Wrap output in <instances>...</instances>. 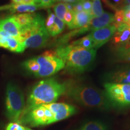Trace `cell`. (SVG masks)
Listing matches in <instances>:
<instances>
[{"label":"cell","mask_w":130,"mask_h":130,"mask_svg":"<svg viewBox=\"0 0 130 130\" xmlns=\"http://www.w3.org/2000/svg\"><path fill=\"white\" fill-rule=\"evenodd\" d=\"M124 9H126L130 10V4H129V5H128V6H126V7H125Z\"/></svg>","instance_id":"39"},{"label":"cell","mask_w":130,"mask_h":130,"mask_svg":"<svg viewBox=\"0 0 130 130\" xmlns=\"http://www.w3.org/2000/svg\"><path fill=\"white\" fill-rule=\"evenodd\" d=\"M103 13L104 10L102 9L101 0H93L90 15L93 18L98 17L101 15Z\"/></svg>","instance_id":"24"},{"label":"cell","mask_w":130,"mask_h":130,"mask_svg":"<svg viewBox=\"0 0 130 130\" xmlns=\"http://www.w3.org/2000/svg\"><path fill=\"white\" fill-rule=\"evenodd\" d=\"M71 44L86 49H95V43L89 35L82 37L80 39L72 42Z\"/></svg>","instance_id":"20"},{"label":"cell","mask_w":130,"mask_h":130,"mask_svg":"<svg viewBox=\"0 0 130 130\" xmlns=\"http://www.w3.org/2000/svg\"><path fill=\"white\" fill-rule=\"evenodd\" d=\"M55 53L64 61V68L68 71L79 73L84 72L93 63L96 50L70 44L58 46Z\"/></svg>","instance_id":"2"},{"label":"cell","mask_w":130,"mask_h":130,"mask_svg":"<svg viewBox=\"0 0 130 130\" xmlns=\"http://www.w3.org/2000/svg\"><path fill=\"white\" fill-rule=\"evenodd\" d=\"M125 4H130V0H124Z\"/></svg>","instance_id":"38"},{"label":"cell","mask_w":130,"mask_h":130,"mask_svg":"<svg viewBox=\"0 0 130 130\" xmlns=\"http://www.w3.org/2000/svg\"><path fill=\"white\" fill-rule=\"evenodd\" d=\"M54 1V3H56V2H59V0H53Z\"/></svg>","instance_id":"40"},{"label":"cell","mask_w":130,"mask_h":130,"mask_svg":"<svg viewBox=\"0 0 130 130\" xmlns=\"http://www.w3.org/2000/svg\"><path fill=\"white\" fill-rule=\"evenodd\" d=\"M50 35L47 31L45 26L42 27L40 30L34 33L24 41L23 44L25 49L42 48L46 45L48 42Z\"/></svg>","instance_id":"9"},{"label":"cell","mask_w":130,"mask_h":130,"mask_svg":"<svg viewBox=\"0 0 130 130\" xmlns=\"http://www.w3.org/2000/svg\"><path fill=\"white\" fill-rule=\"evenodd\" d=\"M25 102L22 90L15 84L9 83L6 87V116L14 122H19L24 111Z\"/></svg>","instance_id":"5"},{"label":"cell","mask_w":130,"mask_h":130,"mask_svg":"<svg viewBox=\"0 0 130 130\" xmlns=\"http://www.w3.org/2000/svg\"><path fill=\"white\" fill-rule=\"evenodd\" d=\"M111 80V83L130 84V68H124L114 73Z\"/></svg>","instance_id":"15"},{"label":"cell","mask_w":130,"mask_h":130,"mask_svg":"<svg viewBox=\"0 0 130 130\" xmlns=\"http://www.w3.org/2000/svg\"><path fill=\"white\" fill-rule=\"evenodd\" d=\"M66 90V84L61 83L54 78L40 81L31 90L24 110L56 102L58 98L65 93Z\"/></svg>","instance_id":"3"},{"label":"cell","mask_w":130,"mask_h":130,"mask_svg":"<svg viewBox=\"0 0 130 130\" xmlns=\"http://www.w3.org/2000/svg\"><path fill=\"white\" fill-rule=\"evenodd\" d=\"M6 49L15 53H22L25 50L23 44L14 37H10L9 39Z\"/></svg>","instance_id":"19"},{"label":"cell","mask_w":130,"mask_h":130,"mask_svg":"<svg viewBox=\"0 0 130 130\" xmlns=\"http://www.w3.org/2000/svg\"><path fill=\"white\" fill-rule=\"evenodd\" d=\"M0 29L6 32L11 36L18 38L20 35L21 28L12 16L0 20Z\"/></svg>","instance_id":"12"},{"label":"cell","mask_w":130,"mask_h":130,"mask_svg":"<svg viewBox=\"0 0 130 130\" xmlns=\"http://www.w3.org/2000/svg\"><path fill=\"white\" fill-rule=\"evenodd\" d=\"M128 30H129L130 31V27H129V28H128Z\"/></svg>","instance_id":"41"},{"label":"cell","mask_w":130,"mask_h":130,"mask_svg":"<svg viewBox=\"0 0 130 130\" xmlns=\"http://www.w3.org/2000/svg\"><path fill=\"white\" fill-rule=\"evenodd\" d=\"M125 12V18L124 23L127 25L128 29L130 27V10L124 9Z\"/></svg>","instance_id":"30"},{"label":"cell","mask_w":130,"mask_h":130,"mask_svg":"<svg viewBox=\"0 0 130 130\" xmlns=\"http://www.w3.org/2000/svg\"><path fill=\"white\" fill-rule=\"evenodd\" d=\"M84 11L83 7L81 1H79L75 4H74V13H78Z\"/></svg>","instance_id":"31"},{"label":"cell","mask_w":130,"mask_h":130,"mask_svg":"<svg viewBox=\"0 0 130 130\" xmlns=\"http://www.w3.org/2000/svg\"><path fill=\"white\" fill-rule=\"evenodd\" d=\"M11 7V4L6 5V6H0V11L5 10H9Z\"/></svg>","instance_id":"35"},{"label":"cell","mask_w":130,"mask_h":130,"mask_svg":"<svg viewBox=\"0 0 130 130\" xmlns=\"http://www.w3.org/2000/svg\"><path fill=\"white\" fill-rule=\"evenodd\" d=\"M81 3H82L84 11L90 14L92 7V1L90 0H83V1H81Z\"/></svg>","instance_id":"29"},{"label":"cell","mask_w":130,"mask_h":130,"mask_svg":"<svg viewBox=\"0 0 130 130\" xmlns=\"http://www.w3.org/2000/svg\"><path fill=\"white\" fill-rule=\"evenodd\" d=\"M66 4V9H67L68 10L71 11V12H74V4H72V3H65Z\"/></svg>","instance_id":"33"},{"label":"cell","mask_w":130,"mask_h":130,"mask_svg":"<svg viewBox=\"0 0 130 130\" xmlns=\"http://www.w3.org/2000/svg\"><path fill=\"white\" fill-rule=\"evenodd\" d=\"M30 128L18 122H10L6 126V130H29Z\"/></svg>","instance_id":"27"},{"label":"cell","mask_w":130,"mask_h":130,"mask_svg":"<svg viewBox=\"0 0 130 130\" xmlns=\"http://www.w3.org/2000/svg\"><path fill=\"white\" fill-rule=\"evenodd\" d=\"M36 14L28 13H20L17 14H14L12 16L13 18L16 21V22L18 24L21 28L27 27L29 24H30L35 19Z\"/></svg>","instance_id":"16"},{"label":"cell","mask_w":130,"mask_h":130,"mask_svg":"<svg viewBox=\"0 0 130 130\" xmlns=\"http://www.w3.org/2000/svg\"><path fill=\"white\" fill-rule=\"evenodd\" d=\"M125 12L123 9H118L113 16V22L111 24L118 28L121 24L124 23Z\"/></svg>","instance_id":"23"},{"label":"cell","mask_w":130,"mask_h":130,"mask_svg":"<svg viewBox=\"0 0 130 130\" xmlns=\"http://www.w3.org/2000/svg\"><path fill=\"white\" fill-rule=\"evenodd\" d=\"M23 66L27 71L35 75L39 70V64L36 60L35 58H31L25 61L23 63Z\"/></svg>","instance_id":"21"},{"label":"cell","mask_w":130,"mask_h":130,"mask_svg":"<svg viewBox=\"0 0 130 130\" xmlns=\"http://www.w3.org/2000/svg\"><path fill=\"white\" fill-rule=\"evenodd\" d=\"M53 9L55 12V15L61 21H63L64 14L67 10L65 3L58 2L53 6Z\"/></svg>","instance_id":"22"},{"label":"cell","mask_w":130,"mask_h":130,"mask_svg":"<svg viewBox=\"0 0 130 130\" xmlns=\"http://www.w3.org/2000/svg\"><path fill=\"white\" fill-rule=\"evenodd\" d=\"M45 26L49 35L51 36H56L63 31L64 29L65 24L63 21L58 19L55 14L48 10V15L45 21Z\"/></svg>","instance_id":"10"},{"label":"cell","mask_w":130,"mask_h":130,"mask_svg":"<svg viewBox=\"0 0 130 130\" xmlns=\"http://www.w3.org/2000/svg\"><path fill=\"white\" fill-rule=\"evenodd\" d=\"M104 88L107 98L114 105L121 107L130 106V84L107 83Z\"/></svg>","instance_id":"7"},{"label":"cell","mask_w":130,"mask_h":130,"mask_svg":"<svg viewBox=\"0 0 130 130\" xmlns=\"http://www.w3.org/2000/svg\"><path fill=\"white\" fill-rule=\"evenodd\" d=\"M130 39V31L126 29L123 31H116L111 37V43L119 49L122 47Z\"/></svg>","instance_id":"14"},{"label":"cell","mask_w":130,"mask_h":130,"mask_svg":"<svg viewBox=\"0 0 130 130\" xmlns=\"http://www.w3.org/2000/svg\"><path fill=\"white\" fill-rule=\"evenodd\" d=\"M53 0H42V8H48L53 6Z\"/></svg>","instance_id":"32"},{"label":"cell","mask_w":130,"mask_h":130,"mask_svg":"<svg viewBox=\"0 0 130 130\" xmlns=\"http://www.w3.org/2000/svg\"><path fill=\"white\" fill-rule=\"evenodd\" d=\"M10 37L12 36H11L7 32L0 29V47L6 48L8 40Z\"/></svg>","instance_id":"26"},{"label":"cell","mask_w":130,"mask_h":130,"mask_svg":"<svg viewBox=\"0 0 130 130\" xmlns=\"http://www.w3.org/2000/svg\"><path fill=\"white\" fill-rule=\"evenodd\" d=\"M113 16L110 13L104 12L100 16L92 18L89 23V30L93 31L111 25L113 22Z\"/></svg>","instance_id":"11"},{"label":"cell","mask_w":130,"mask_h":130,"mask_svg":"<svg viewBox=\"0 0 130 130\" xmlns=\"http://www.w3.org/2000/svg\"><path fill=\"white\" fill-rule=\"evenodd\" d=\"M118 51L119 56L122 60L130 63V48L127 50H119Z\"/></svg>","instance_id":"28"},{"label":"cell","mask_w":130,"mask_h":130,"mask_svg":"<svg viewBox=\"0 0 130 130\" xmlns=\"http://www.w3.org/2000/svg\"><path fill=\"white\" fill-rule=\"evenodd\" d=\"M12 2H13V4H22V0H12Z\"/></svg>","instance_id":"36"},{"label":"cell","mask_w":130,"mask_h":130,"mask_svg":"<svg viewBox=\"0 0 130 130\" xmlns=\"http://www.w3.org/2000/svg\"><path fill=\"white\" fill-rule=\"evenodd\" d=\"M77 130H108L107 125L101 121H92L84 123Z\"/></svg>","instance_id":"18"},{"label":"cell","mask_w":130,"mask_h":130,"mask_svg":"<svg viewBox=\"0 0 130 130\" xmlns=\"http://www.w3.org/2000/svg\"><path fill=\"white\" fill-rule=\"evenodd\" d=\"M39 64V70L35 75L36 77H50L64 68V63L56 56L55 52L46 51L43 54L35 57Z\"/></svg>","instance_id":"6"},{"label":"cell","mask_w":130,"mask_h":130,"mask_svg":"<svg viewBox=\"0 0 130 130\" xmlns=\"http://www.w3.org/2000/svg\"><path fill=\"white\" fill-rule=\"evenodd\" d=\"M34 3H35L34 0H22V4L27 5H35Z\"/></svg>","instance_id":"34"},{"label":"cell","mask_w":130,"mask_h":130,"mask_svg":"<svg viewBox=\"0 0 130 130\" xmlns=\"http://www.w3.org/2000/svg\"><path fill=\"white\" fill-rule=\"evenodd\" d=\"M74 15L75 13L74 12H71V11L68 10H66V13L64 14L63 22H64V24H67L69 29L72 28L73 21H74Z\"/></svg>","instance_id":"25"},{"label":"cell","mask_w":130,"mask_h":130,"mask_svg":"<svg viewBox=\"0 0 130 130\" xmlns=\"http://www.w3.org/2000/svg\"><path fill=\"white\" fill-rule=\"evenodd\" d=\"M29 130H32V129H29Z\"/></svg>","instance_id":"42"},{"label":"cell","mask_w":130,"mask_h":130,"mask_svg":"<svg viewBox=\"0 0 130 130\" xmlns=\"http://www.w3.org/2000/svg\"><path fill=\"white\" fill-rule=\"evenodd\" d=\"M64 94L84 107L102 109L109 107V100L105 93L90 86L82 84H66Z\"/></svg>","instance_id":"4"},{"label":"cell","mask_w":130,"mask_h":130,"mask_svg":"<svg viewBox=\"0 0 130 130\" xmlns=\"http://www.w3.org/2000/svg\"><path fill=\"white\" fill-rule=\"evenodd\" d=\"M77 108L65 103H54L37 105L24 110L19 123L30 126L50 125L72 116Z\"/></svg>","instance_id":"1"},{"label":"cell","mask_w":130,"mask_h":130,"mask_svg":"<svg viewBox=\"0 0 130 130\" xmlns=\"http://www.w3.org/2000/svg\"><path fill=\"white\" fill-rule=\"evenodd\" d=\"M80 1H83V0H80Z\"/></svg>","instance_id":"43"},{"label":"cell","mask_w":130,"mask_h":130,"mask_svg":"<svg viewBox=\"0 0 130 130\" xmlns=\"http://www.w3.org/2000/svg\"><path fill=\"white\" fill-rule=\"evenodd\" d=\"M39 9L37 6L35 5H27V4H11V7L9 10H10L11 12H19V13H31L35 12L37 9Z\"/></svg>","instance_id":"17"},{"label":"cell","mask_w":130,"mask_h":130,"mask_svg":"<svg viewBox=\"0 0 130 130\" xmlns=\"http://www.w3.org/2000/svg\"><path fill=\"white\" fill-rule=\"evenodd\" d=\"M116 31V27L112 24L104 28L92 31L89 34V36L95 43V50L100 48L110 39H111L112 36Z\"/></svg>","instance_id":"8"},{"label":"cell","mask_w":130,"mask_h":130,"mask_svg":"<svg viewBox=\"0 0 130 130\" xmlns=\"http://www.w3.org/2000/svg\"><path fill=\"white\" fill-rule=\"evenodd\" d=\"M66 1H67V3H72V4H75L79 1H81L80 0H66Z\"/></svg>","instance_id":"37"},{"label":"cell","mask_w":130,"mask_h":130,"mask_svg":"<svg viewBox=\"0 0 130 130\" xmlns=\"http://www.w3.org/2000/svg\"><path fill=\"white\" fill-rule=\"evenodd\" d=\"M90 13L83 11V12L75 13L74 19L71 29H79L83 28L89 25V22L92 18Z\"/></svg>","instance_id":"13"}]
</instances>
